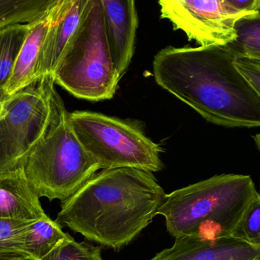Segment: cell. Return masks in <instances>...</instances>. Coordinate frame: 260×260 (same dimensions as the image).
<instances>
[{
	"label": "cell",
	"instance_id": "1",
	"mask_svg": "<svg viewBox=\"0 0 260 260\" xmlns=\"http://www.w3.org/2000/svg\"><path fill=\"white\" fill-rule=\"evenodd\" d=\"M226 46L168 47L153 60L156 83L209 123L260 126V96L235 66Z\"/></svg>",
	"mask_w": 260,
	"mask_h": 260
},
{
	"label": "cell",
	"instance_id": "2",
	"mask_svg": "<svg viewBox=\"0 0 260 260\" xmlns=\"http://www.w3.org/2000/svg\"><path fill=\"white\" fill-rule=\"evenodd\" d=\"M166 195L151 172L104 170L62 202L56 221L89 241L117 250L152 221Z\"/></svg>",
	"mask_w": 260,
	"mask_h": 260
},
{
	"label": "cell",
	"instance_id": "3",
	"mask_svg": "<svg viewBox=\"0 0 260 260\" xmlns=\"http://www.w3.org/2000/svg\"><path fill=\"white\" fill-rule=\"evenodd\" d=\"M256 191L251 177L222 174L167 194L157 215L174 238L230 236Z\"/></svg>",
	"mask_w": 260,
	"mask_h": 260
},
{
	"label": "cell",
	"instance_id": "4",
	"mask_svg": "<svg viewBox=\"0 0 260 260\" xmlns=\"http://www.w3.org/2000/svg\"><path fill=\"white\" fill-rule=\"evenodd\" d=\"M54 84L50 87L48 125L24 168L40 198L64 202L100 168L76 136Z\"/></svg>",
	"mask_w": 260,
	"mask_h": 260
},
{
	"label": "cell",
	"instance_id": "5",
	"mask_svg": "<svg viewBox=\"0 0 260 260\" xmlns=\"http://www.w3.org/2000/svg\"><path fill=\"white\" fill-rule=\"evenodd\" d=\"M52 77L77 99L100 102L114 98L120 78L111 56L102 0H90L85 18Z\"/></svg>",
	"mask_w": 260,
	"mask_h": 260
},
{
	"label": "cell",
	"instance_id": "6",
	"mask_svg": "<svg viewBox=\"0 0 260 260\" xmlns=\"http://www.w3.org/2000/svg\"><path fill=\"white\" fill-rule=\"evenodd\" d=\"M76 136L100 169L135 168L161 171V147L136 125L92 111L70 113Z\"/></svg>",
	"mask_w": 260,
	"mask_h": 260
},
{
	"label": "cell",
	"instance_id": "7",
	"mask_svg": "<svg viewBox=\"0 0 260 260\" xmlns=\"http://www.w3.org/2000/svg\"><path fill=\"white\" fill-rule=\"evenodd\" d=\"M47 76L6 97L0 108V174L23 168L42 137L50 119V87Z\"/></svg>",
	"mask_w": 260,
	"mask_h": 260
},
{
	"label": "cell",
	"instance_id": "8",
	"mask_svg": "<svg viewBox=\"0 0 260 260\" xmlns=\"http://www.w3.org/2000/svg\"><path fill=\"white\" fill-rule=\"evenodd\" d=\"M159 5L161 18L200 46L233 42L237 21L254 14L236 10L223 0H159Z\"/></svg>",
	"mask_w": 260,
	"mask_h": 260
},
{
	"label": "cell",
	"instance_id": "9",
	"mask_svg": "<svg viewBox=\"0 0 260 260\" xmlns=\"http://www.w3.org/2000/svg\"><path fill=\"white\" fill-rule=\"evenodd\" d=\"M151 260H260V247L231 236L209 239L197 235L175 238L172 247Z\"/></svg>",
	"mask_w": 260,
	"mask_h": 260
},
{
	"label": "cell",
	"instance_id": "10",
	"mask_svg": "<svg viewBox=\"0 0 260 260\" xmlns=\"http://www.w3.org/2000/svg\"><path fill=\"white\" fill-rule=\"evenodd\" d=\"M114 67L121 79L135 52L138 15L136 0H102Z\"/></svg>",
	"mask_w": 260,
	"mask_h": 260
},
{
	"label": "cell",
	"instance_id": "11",
	"mask_svg": "<svg viewBox=\"0 0 260 260\" xmlns=\"http://www.w3.org/2000/svg\"><path fill=\"white\" fill-rule=\"evenodd\" d=\"M59 16L57 8L50 5L44 13L28 24V30L17 58L10 79L5 88V96L15 94L36 83V69L41 47L49 29Z\"/></svg>",
	"mask_w": 260,
	"mask_h": 260
},
{
	"label": "cell",
	"instance_id": "12",
	"mask_svg": "<svg viewBox=\"0 0 260 260\" xmlns=\"http://www.w3.org/2000/svg\"><path fill=\"white\" fill-rule=\"evenodd\" d=\"M47 215L24 167L0 174V218L34 221Z\"/></svg>",
	"mask_w": 260,
	"mask_h": 260
},
{
	"label": "cell",
	"instance_id": "13",
	"mask_svg": "<svg viewBox=\"0 0 260 260\" xmlns=\"http://www.w3.org/2000/svg\"><path fill=\"white\" fill-rule=\"evenodd\" d=\"M90 0H75L70 10L51 25L41 47L36 69V81L52 76L59 59L79 30Z\"/></svg>",
	"mask_w": 260,
	"mask_h": 260
},
{
	"label": "cell",
	"instance_id": "14",
	"mask_svg": "<svg viewBox=\"0 0 260 260\" xmlns=\"http://www.w3.org/2000/svg\"><path fill=\"white\" fill-rule=\"evenodd\" d=\"M70 238L57 221L47 215L29 225L26 250L32 260H53L58 250Z\"/></svg>",
	"mask_w": 260,
	"mask_h": 260
},
{
	"label": "cell",
	"instance_id": "15",
	"mask_svg": "<svg viewBox=\"0 0 260 260\" xmlns=\"http://www.w3.org/2000/svg\"><path fill=\"white\" fill-rule=\"evenodd\" d=\"M28 30V24H15L0 29V101Z\"/></svg>",
	"mask_w": 260,
	"mask_h": 260
},
{
	"label": "cell",
	"instance_id": "16",
	"mask_svg": "<svg viewBox=\"0 0 260 260\" xmlns=\"http://www.w3.org/2000/svg\"><path fill=\"white\" fill-rule=\"evenodd\" d=\"M237 38L226 46L235 57L260 61V11L246 15L235 24Z\"/></svg>",
	"mask_w": 260,
	"mask_h": 260
},
{
	"label": "cell",
	"instance_id": "17",
	"mask_svg": "<svg viewBox=\"0 0 260 260\" xmlns=\"http://www.w3.org/2000/svg\"><path fill=\"white\" fill-rule=\"evenodd\" d=\"M31 222L0 218V260L31 259L25 247L26 235Z\"/></svg>",
	"mask_w": 260,
	"mask_h": 260
},
{
	"label": "cell",
	"instance_id": "18",
	"mask_svg": "<svg viewBox=\"0 0 260 260\" xmlns=\"http://www.w3.org/2000/svg\"><path fill=\"white\" fill-rule=\"evenodd\" d=\"M52 0H0V29L29 24L41 16Z\"/></svg>",
	"mask_w": 260,
	"mask_h": 260
},
{
	"label": "cell",
	"instance_id": "19",
	"mask_svg": "<svg viewBox=\"0 0 260 260\" xmlns=\"http://www.w3.org/2000/svg\"><path fill=\"white\" fill-rule=\"evenodd\" d=\"M230 236L260 247V194L256 192L231 232Z\"/></svg>",
	"mask_w": 260,
	"mask_h": 260
},
{
	"label": "cell",
	"instance_id": "20",
	"mask_svg": "<svg viewBox=\"0 0 260 260\" xmlns=\"http://www.w3.org/2000/svg\"><path fill=\"white\" fill-rule=\"evenodd\" d=\"M53 260H102V252L100 247L78 243L72 238L58 250Z\"/></svg>",
	"mask_w": 260,
	"mask_h": 260
},
{
	"label": "cell",
	"instance_id": "21",
	"mask_svg": "<svg viewBox=\"0 0 260 260\" xmlns=\"http://www.w3.org/2000/svg\"><path fill=\"white\" fill-rule=\"evenodd\" d=\"M235 66L260 96V61L236 57Z\"/></svg>",
	"mask_w": 260,
	"mask_h": 260
},
{
	"label": "cell",
	"instance_id": "22",
	"mask_svg": "<svg viewBox=\"0 0 260 260\" xmlns=\"http://www.w3.org/2000/svg\"><path fill=\"white\" fill-rule=\"evenodd\" d=\"M231 7L241 12L256 13L260 11V0H223Z\"/></svg>",
	"mask_w": 260,
	"mask_h": 260
},
{
	"label": "cell",
	"instance_id": "23",
	"mask_svg": "<svg viewBox=\"0 0 260 260\" xmlns=\"http://www.w3.org/2000/svg\"><path fill=\"white\" fill-rule=\"evenodd\" d=\"M252 137L254 139L255 143H256V146H257L258 149L260 151V133H258V134H256Z\"/></svg>",
	"mask_w": 260,
	"mask_h": 260
},
{
	"label": "cell",
	"instance_id": "24",
	"mask_svg": "<svg viewBox=\"0 0 260 260\" xmlns=\"http://www.w3.org/2000/svg\"><path fill=\"white\" fill-rule=\"evenodd\" d=\"M11 260H31V259H25V258H21V259H11Z\"/></svg>",
	"mask_w": 260,
	"mask_h": 260
},
{
	"label": "cell",
	"instance_id": "25",
	"mask_svg": "<svg viewBox=\"0 0 260 260\" xmlns=\"http://www.w3.org/2000/svg\"><path fill=\"white\" fill-rule=\"evenodd\" d=\"M2 101H0V108H1Z\"/></svg>",
	"mask_w": 260,
	"mask_h": 260
}]
</instances>
